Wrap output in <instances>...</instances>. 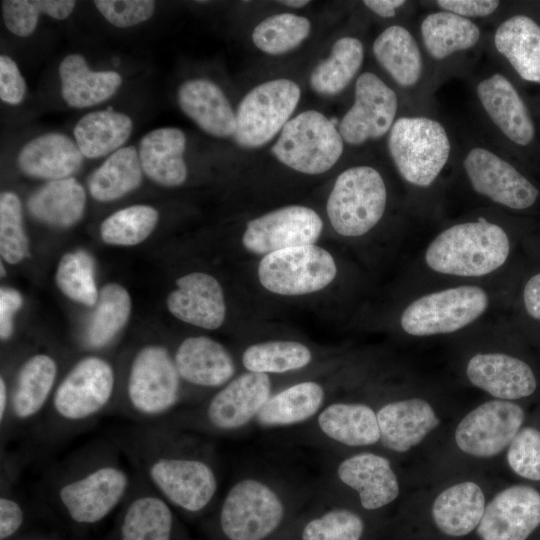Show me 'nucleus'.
I'll use <instances>...</instances> for the list:
<instances>
[{
    "mask_svg": "<svg viewBox=\"0 0 540 540\" xmlns=\"http://www.w3.org/2000/svg\"><path fill=\"white\" fill-rule=\"evenodd\" d=\"M119 446L134 470L173 508L197 514L219 496L213 450L188 431L167 421L137 424Z\"/></svg>",
    "mask_w": 540,
    "mask_h": 540,
    "instance_id": "obj_1",
    "label": "nucleus"
},
{
    "mask_svg": "<svg viewBox=\"0 0 540 540\" xmlns=\"http://www.w3.org/2000/svg\"><path fill=\"white\" fill-rule=\"evenodd\" d=\"M120 446L95 442L63 462L49 478L46 496L53 498L78 524H95L128 498L136 471Z\"/></svg>",
    "mask_w": 540,
    "mask_h": 540,
    "instance_id": "obj_2",
    "label": "nucleus"
},
{
    "mask_svg": "<svg viewBox=\"0 0 540 540\" xmlns=\"http://www.w3.org/2000/svg\"><path fill=\"white\" fill-rule=\"evenodd\" d=\"M310 495L308 488L279 475L243 474L223 495L219 529L226 540H266L283 525L290 509Z\"/></svg>",
    "mask_w": 540,
    "mask_h": 540,
    "instance_id": "obj_3",
    "label": "nucleus"
},
{
    "mask_svg": "<svg viewBox=\"0 0 540 540\" xmlns=\"http://www.w3.org/2000/svg\"><path fill=\"white\" fill-rule=\"evenodd\" d=\"M115 395L113 365L97 355L84 356L58 381L35 432L43 441L58 442L107 414L116 406Z\"/></svg>",
    "mask_w": 540,
    "mask_h": 540,
    "instance_id": "obj_4",
    "label": "nucleus"
},
{
    "mask_svg": "<svg viewBox=\"0 0 540 540\" xmlns=\"http://www.w3.org/2000/svg\"><path fill=\"white\" fill-rule=\"evenodd\" d=\"M182 384L171 352L162 345H145L130 361L117 407L137 424L168 421L182 403Z\"/></svg>",
    "mask_w": 540,
    "mask_h": 540,
    "instance_id": "obj_5",
    "label": "nucleus"
},
{
    "mask_svg": "<svg viewBox=\"0 0 540 540\" xmlns=\"http://www.w3.org/2000/svg\"><path fill=\"white\" fill-rule=\"evenodd\" d=\"M510 242L502 227L480 217L475 222L453 225L429 244L428 267L441 274L480 277L501 267L508 258Z\"/></svg>",
    "mask_w": 540,
    "mask_h": 540,
    "instance_id": "obj_6",
    "label": "nucleus"
},
{
    "mask_svg": "<svg viewBox=\"0 0 540 540\" xmlns=\"http://www.w3.org/2000/svg\"><path fill=\"white\" fill-rule=\"evenodd\" d=\"M270 375L244 372L218 389L201 406L178 412L167 422L191 432L229 435L255 425L273 394Z\"/></svg>",
    "mask_w": 540,
    "mask_h": 540,
    "instance_id": "obj_7",
    "label": "nucleus"
},
{
    "mask_svg": "<svg viewBox=\"0 0 540 540\" xmlns=\"http://www.w3.org/2000/svg\"><path fill=\"white\" fill-rule=\"evenodd\" d=\"M388 149L404 180L427 187L445 166L450 142L439 122L427 117H401L390 129Z\"/></svg>",
    "mask_w": 540,
    "mask_h": 540,
    "instance_id": "obj_8",
    "label": "nucleus"
},
{
    "mask_svg": "<svg viewBox=\"0 0 540 540\" xmlns=\"http://www.w3.org/2000/svg\"><path fill=\"white\" fill-rule=\"evenodd\" d=\"M386 202L380 173L370 166H354L337 177L327 200V215L339 235L358 237L380 221Z\"/></svg>",
    "mask_w": 540,
    "mask_h": 540,
    "instance_id": "obj_9",
    "label": "nucleus"
},
{
    "mask_svg": "<svg viewBox=\"0 0 540 540\" xmlns=\"http://www.w3.org/2000/svg\"><path fill=\"white\" fill-rule=\"evenodd\" d=\"M287 167L316 175L331 169L343 153V139L322 113L306 110L289 120L271 148Z\"/></svg>",
    "mask_w": 540,
    "mask_h": 540,
    "instance_id": "obj_10",
    "label": "nucleus"
},
{
    "mask_svg": "<svg viewBox=\"0 0 540 540\" xmlns=\"http://www.w3.org/2000/svg\"><path fill=\"white\" fill-rule=\"evenodd\" d=\"M488 304V294L481 287H452L411 302L404 309L400 324L412 336L452 333L478 319Z\"/></svg>",
    "mask_w": 540,
    "mask_h": 540,
    "instance_id": "obj_11",
    "label": "nucleus"
},
{
    "mask_svg": "<svg viewBox=\"0 0 540 540\" xmlns=\"http://www.w3.org/2000/svg\"><path fill=\"white\" fill-rule=\"evenodd\" d=\"M333 256L324 248L305 245L264 255L258 265V279L268 291L298 296L320 291L336 277Z\"/></svg>",
    "mask_w": 540,
    "mask_h": 540,
    "instance_id": "obj_12",
    "label": "nucleus"
},
{
    "mask_svg": "<svg viewBox=\"0 0 540 540\" xmlns=\"http://www.w3.org/2000/svg\"><path fill=\"white\" fill-rule=\"evenodd\" d=\"M300 96L298 84L285 78L254 87L238 106L233 135L235 142L245 148L265 145L289 121Z\"/></svg>",
    "mask_w": 540,
    "mask_h": 540,
    "instance_id": "obj_13",
    "label": "nucleus"
},
{
    "mask_svg": "<svg viewBox=\"0 0 540 540\" xmlns=\"http://www.w3.org/2000/svg\"><path fill=\"white\" fill-rule=\"evenodd\" d=\"M524 418L522 407L512 401H487L462 418L455 429V443L476 458L497 456L509 446Z\"/></svg>",
    "mask_w": 540,
    "mask_h": 540,
    "instance_id": "obj_14",
    "label": "nucleus"
},
{
    "mask_svg": "<svg viewBox=\"0 0 540 540\" xmlns=\"http://www.w3.org/2000/svg\"><path fill=\"white\" fill-rule=\"evenodd\" d=\"M323 221L313 209L289 205L250 220L242 235L243 247L256 255L297 246L313 245Z\"/></svg>",
    "mask_w": 540,
    "mask_h": 540,
    "instance_id": "obj_15",
    "label": "nucleus"
},
{
    "mask_svg": "<svg viewBox=\"0 0 540 540\" xmlns=\"http://www.w3.org/2000/svg\"><path fill=\"white\" fill-rule=\"evenodd\" d=\"M57 378L58 364L49 354H34L21 364L10 388V412L1 431L2 440L23 429H36L50 403Z\"/></svg>",
    "mask_w": 540,
    "mask_h": 540,
    "instance_id": "obj_16",
    "label": "nucleus"
},
{
    "mask_svg": "<svg viewBox=\"0 0 540 540\" xmlns=\"http://www.w3.org/2000/svg\"><path fill=\"white\" fill-rule=\"evenodd\" d=\"M397 106L395 92L377 75L361 74L355 84L354 104L339 123L342 139L359 145L380 138L393 126Z\"/></svg>",
    "mask_w": 540,
    "mask_h": 540,
    "instance_id": "obj_17",
    "label": "nucleus"
},
{
    "mask_svg": "<svg viewBox=\"0 0 540 540\" xmlns=\"http://www.w3.org/2000/svg\"><path fill=\"white\" fill-rule=\"evenodd\" d=\"M330 480L355 492L361 508L367 511L391 504L400 493L391 461L374 452L363 451L340 459L332 468Z\"/></svg>",
    "mask_w": 540,
    "mask_h": 540,
    "instance_id": "obj_18",
    "label": "nucleus"
},
{
    "mask_svg": "<svg viewBox=\"0 0 540 540\" xmlns=\"http://www.w3.org/2000/svg\"><path fill=\"white\" fill-rule=\"evenodd\" d=\"M463 164L473 189L496 203L521 210L537 200V188L510 163L487 149L473 148Z\"/></svg>",
    "mask_w": 540,
    "mask_h": 540,
    "instance_id": "obj_19",
    "label": "nucleus"
},
{
    "mask_svg": "<svg viewBox=\"0 0 540 540\" xmlns=\"http://www.w3.org/2000/svg\"><path fill=\"white\" fill-rule=\"evenodd\" d=\"M539 525L540 493L513 485L489 501L476 532L480 540H526Z\"/></svg>",
    "mask_w": 540,
    "mask_h": 540,
    "instance_id": "obj_20",
    "label": "nucleus"
},
{
    "mask_svg": "<svg viewBox=\"0 0 540 540\" xmlns=\"http://www.w3.org/2000/svg\"><path fill=\"white\" fill-rule=\"evenodd\" d=\"M307 427L311 438L325 445L360 448L381 439L377 412L363 402L328 403Z\"/></svg>",
    "mask_w": 540,
    "mask_h": 540,
    "instance_id": "obj_21",
    "label": "nucleus"
},
{
    "mask_svg": "<svg viewBox=\"0 0 540 540\" xmlns=\"http://www.w3.org/2000/svg\"><path fill=\"white\" fill-rule=\"evenodd\" d=\"M167 307L177 319L207 330L218 329L226 317L223 289L218 280L203 272H192L176 280Z\"/></svg>",
    "mask_w": 540,
    "mask_h": 540,
    "instance_id": "obj_22",
    "label": "nucleus"
},
{
    "mask_svg": "<svg viewBox=\"0 0 540 540\" xmlns=\"http://www.w3.org/2000/svg\"><path fill=\"white\" fill-rule=\"evenodd\" d=\"M183 383L204 389H220L236 374V364L228 349L207 336L184 339L173 354Z\"/></svg>",
    "mask_w": 540,
    "mask_h": 540,
    "instance_id": "obj_23",
    "label": "nucleus"
},
{
    "mask_svg": "<svg viewBox=\"0 0 540 540\" xmlns=\"http://www.w3.org/2000/svg\"><path fill=\"white\" fill-rule=\"evenodd\" d=\"M466 375L472 385L500 400L528 397L537 386L530 366L504 353L472 356L467 363Z\"/></svg>",
    "mask_w": 540,
    "mask_h": 540,
    "instance_id": "obj_24",
    "label": "nucleus"
},
{
    "mask_svg": "<svg viewBox=\"0 0 540 540\" xmlns=\"http://www.w3.org/2000/svg\"><path fill=\"white\" fill-rule=\"evenodd\" d=\"M376 412L380 443L395 453L417 446L440 424L433 407L421 398L390 401Z\"/></svg>",
    "mask_w": 540,
    "mask_h": 540,
    "instance_id": "obj_25",
    "label": "nucleus"
},
{
    "mask_svg": "<svg viewBox=\"0 0 540 540\" xmlns=\"http://www.w3.org/2000/svg\"><path fill=\"white\" fill-rule=\"evenodd\" d=\"M120 527L121 540H172L173 507L136 472Z\"/></svg>",
    "mask_w": 540,
    "mask_h": 540,
    "instance_id": "obj_26",
    "label": "nucleus"
},
{
    "mask_svg": "<svg viewBox=\"0 0 540 540\" xmlns=\"http://www.w3.org/2000/svg\"><path fill=\"white\" fill-rule=\"evenodd\" d=\"M323 384L305 380L274 392L258 414L255 425L262 429H283L307 425L327 405Z\"/></svg>",
    "mask_w": 540,
    "mask_h": 540,
    "instance_id": "obj_27",
    "label": "nucleus"
},
{
    "mask_svg": "<svg viewBox=\"0 0 540 540\" xmlns=\"http://www.w3.org/2000/svg\"><path fill=\"white\" fill-rule=\"evenodd\" d=\"M477 94L494 124L513 142L528 145L534 138V125L528 109L512 83L501 74L481 81Z\"/></svg>",
    "mask_w": 540,
    "mask_h": 540,
    "instance_id": "obj_28",
    "label": "nucleus"
},
{
    "mask_svg": "<svg viewBox=\"0 0 540 540\" xmlns=\"http://www.w3.org/2000/svg\"><path fill=\"white\" fill-rule=\"evenodd\" d=\"M177 100L181 110L204 132L220 138L234 135L236 113L214 82L204 78L187 80L179 86Z\"/></svg>",
    "mask_w": 540,
    "mask_h": 540,
    "instance_id": "obj_29",
    "label": "nucleus"
},
{
    "mask_svg": "<svg viewBox=\"0 0 540 540\" xmlns=\"http://www.w3.org/2000/svg\"><path fill=\"white\" fill-rule=\"evenodd\" d=\"M20 170L34 178H69L82 166L77 144L61 133H46L26 143L18 154Z\"/></svg>",
    "mask_w": 540,
    "mask_h": 540,
    "instance_id": "obj_30",
    "label": "nucleus"
},
{
    "mask_svg": "<svg viewBox=\"0 0 540 540\" xmlns=\"http://www.w3.org/2000/svg\"><path fill=\"white\" fill-rule=\"evenodd\" d=\"M186 137L182 130L165 127L148 132L139 143L143 172L155 183L176 187L184 183L187 167L183 158Z\"/></svg>",
    "mask_w": 540,
    "mask_h": 540,
    "instance_id": "obj_31",
    "label": "nucleus"
},
{
    "mask_svg": "<svg viewBox=\"0 0 540 540\" xmlns=\"http://www.w3.org/2000/svg\"><path fill=\"white\" fill-rule=\"evenodd\" d=\"M485 507V495L481 487L473 481H463L436 496L431 515L441 533L450 537H463L476 530Z\"/></svg>",
    "mask_w": 540,
    "mask_h": 540,
    "instance_id": "obj_32",
    "label": "nucleus"
},
{
    "mask_svg": "<svg viewBox=\"0 0 540 540\" xmlns=\"http://www.w3.org/2000/svg\"><path fill=\"white\" fill-rule=\"evenodd\" d=\"M61 93L76 108L97 105L113 96L122 83L115 71H92L80 54L67 55L59 65Z\"/></svg>",
    "mask_w": 540,
    "mask_h": 540,
    "instance_id": "obj_33",
    "label": "nucleus"
},
{
    "mask_svg": "<svg viewBox=\"0 0 540 540\" xmlns=\"http://www.w3.org/2000/svg\"><path fill=\"white\" fill-rule=\"evenodd\" d=\"M496 49L526 81L540 83V26L525 15H515L497 28Z\"/></svg>",
    "mask_w": 540,
    "mask_h": 540,
    "instance_id": "obj_34",
    "label": "nucleus"
},
{
    "mask_svg": "<svg viewBox=\"0 0 540 540\" xmlns=\"http://www.w3.org/2000/svg\"><path fill=\"white\" fill-rule=\"evenodd\" d=\"M86 193L74 178L52 180L35 191L27 206L37 220L60 228L71 227L83 216Z\"/></svg>",
    "mask_w": 540,
    "mask_h": 540,
    "instance_id": "obj_35",
    "label": "nucleus"
},
{
    "mask_svg": "<svg viewBox=\"0 0 540 540\" xmlns=\"http://www.w3.org/2000/svg\"><path fill=\"white\" fill-rule=\"evenodd\" d=\"M132 129V120L126 114L100 110L84 115L77 122L74 137L83 157L94 159L119 150Z\"/></svg>",
    "mask_w": 540,
    "mask_h": 540,
    "instance_id": "obj_36",
    "label": "nucleus"
},
{
    "mask_svg": "<svg viewBox=\"0 0 540 540\" xmlns=\"http://www.w3.org/2000/svg\"><path fill=\"white\" fill-rule=\"evenodd\" d=\"M373 53L379 64L401 86L414 85L421 76L419 47L404 27L386 28L374 41Z\"/></svg>",
    "mask_w": 540,
    "mask_h": 540,
    "instance_id": "obj_37",
    "label": "nucleus"
},
{
    "mask_svg": "<svg viewBox=\"0 0 540 540\" xmlns=\"http://www.w3.org/2000/svg\"><path fill=\"white\" fill-rule=\"evenodd\" d=\"M142 171L136 148H120L91 174L89 192L94 199L102 202L119 199L140 185Z\"/></svg>",
    "mask_w": 540,
    "mask_h": 540,
    "instance_id": "obj_38",
    "label": "nucleus"
},
{
    "mask_svg": "<svg viewBox=\"0 0 540 540\" xmlns=\"http://www.w3.org/2000/svg\"><path fill=\"white\" fill-rule=\"evenodd\" d=\"M364 59L362 42L354 37L338 39L328 58L320 61L310 74L311 88L318 94L341 92L359 71Z\"/></svg>",
    "mask_w": 540,
    "mask_h": 540,
    "instance_id": "obj_39",
    "label": "nucleus"
},
{
    "mask_svg": "<svg viewBox=\"0 0 540 540\" xmlns=\"http://www.w3.org/2000/svg\"><path fill=\"white\" fill-rule=\"evenodd\" d=\"M421 34L428 53L439 60L471 48L480 38L475 23L447 11L429 14L422 21Z\"/></svg>",
    "mask_w": 540,
    "mask_h": 540,
    "instance_id": "obj_40",
    "label": "nucleus"
},
{
    "mask_svg": "<svg viewBox=\"0 0 540 540\" xmlns=\"http://www.w3.org/2000/svg\"><path fill=\"white\" fill-rule=\"evenodd\" d=\"M131 312L127 290L117 283L106 284L100 291L84 336L90 349H102L112 342L125 326Z\"/></svg>",
    "mask_w": 540,
    "mask_h": 540,
    "instance_id": "obj_41",
    "label": "nucleus"
},
{
    "mask_svg": "<svg viewBox=\"0 0 540 540\" xmlns=\"http://www.w3.org/2000/svg\"><path fill=\"white\" fill-rule=\"evenodd\" d=\"M311 349L297 341L272 340L248 346L241 356V363L248 372L285 374L306 368L311 364Z\"/></svg>",
    "mask_w": 540,
    "mask_h": 540,
    "instance_id": "obj_42",
    "label": "nucleus"
},
{
    "mask_svg": "<svg viewBox=\"0 0 540 540\" xmlns=\"http://www.w3.org/2000/svg\"><path fill=\"white\" fill-rule=\"evenodd\" d=\"M309 19L293 13H279L265 18L252 32L254 45L270 55L287 53L310 34Z\"/></svg>",
    "mask_w": 540,
    "mask_h": 540,
    "instance_id": "obj_43",
    "label": "nucleus"
},
{
    "mask_svg": "<svg viewBox=\"0 0 540 540\" xmlns=\"http://www.w3.org/2000/svg\"><path fill=\"white\" fill-rule=\"evenodd\" d=\"M158 211L148 205H132L108 216L100 226L102 240L110 245L134 246L143 242L158 222Z\"/></svg>",
    "mask_w": 540,
    "mask_h": 540,
    "instance_id": "obj_44",
    "label": "nucleus"
},
{
    "mask_svg": "<svg viewBox=\"0 0 540 540\" xmlns=\"http://www.w3.org/2000/svg\"><path fill=\"white\" fill-rule=\"evenodd\" d=\"M365 522L344 506H334L308 518L300 529V540H362Z\"/></svg>",
    "mask_w": 540,
    "mask_h": 540,
    "instance_id": "obj_45",
    "label": "nucleus"
},
{
    "mask_svg": "<svg viewBox=\"0 0 540 540\" xmlns=\"http://www.w3.org/2000/svg\"><path fill=\"white\" fill-rule=\"evenodd\" d=\"M56 283L64 295L71 300L93 306L99 293L94 280L91 257L84 251L64 254L57 266Z\"/></svg>",
    "mask_w": 540,
    "mask_h": 540,
    "instance_id": "obj_46",
    "label": "nucleus"
},
{
    "mask_svg": "<svg viewBox=\"0 0 540 540\" xmlns=\"http://www.w3.org/2000/svg\"><path fill=\"white\" fill-rule=\"evenodd\" d=\"M2 16L8 30L26 37L32 34L40 14L57 20L67 18L75 7L71 0H5L1 2Z\"/></svg>",
    "mask_w": 540,
    "mask_h": 540,
    "instance_id": "obj_47",
    "label": "nucleus"
},
{
    "mask_svg": "<svg viewBox=\"0 0 540 540\" xmlns=\"http://www.w3.org/2000/svg\"><path fill=\"white\" fill-rule=\"evenodd\" d=\"M0 253L9 264H17L29 255L21 202L16 194L8 191L0 196Z\"/></svg>",
    "mask_w": 540,
    "mask_h": 540,
    "instance_id": "obj_48",
    "label": "nucleus"
},
{
    "mask_svg": "<svg viewBox=\"0 0 540 540\" xmlns=\"http://www.w3.org/2000/svg\"><path fill=\"white\" fill-rule=\"evenodd\" d=\"M506 458L518 476L540 481V431L531 426L521 428L509 444Z\"/></svg>",
    "mask_w": 540,
    "mask_h": 540,
    "instance_id": "obj_49",
    "label": "nucleus"
},
{
    "mask_svg": "<svg viewBox=\"0 0 540 540\" xmlns=\"http://www.w3.org/2000/svg\"><path fill=\"white\" fill-rule=\"evenodd\" d=\"M94 4L110 24L119 28L146 21L155 10V2L151 0H96Z\"/></svg>",
    "mask_w": 540,
    "mask_h": 540,
    "instance_id": "obj_50",
    "label": "nucleus"
},
{
    "mask_svg": "<svg viewBox=\"0 0 540 540\" xmlns=\"http://www.w3.org/2000/svg\"><path fill=\"white\" fill-rule=\"evenodd\" d=\"M11 479L2 478L0 492V540L13 536L22 526L24 510Z\"/></svg>",
    "mask_w": 540,
    "mask_h": 540,
    "instance_id": "obj_51",
    "label": "nucleus"
},
{
    "mask_svg": "<svg viewBox=\"0 0 540 540\" xmlns=\"http://www.w3.org/2000/svg\"><path fill=\"white\" fill-rule=\"evenodd\" d=\"M26 93V83L16 63L7 55L0 56V98L3 102L17 105Z\"/></svg>",
    "mask_w": 540,
    "mask_h": 540,
    "instance_id": "obj_52",
    "label": "nucleus"
},
{
    "mask_svg": "<svg viewBox=\"0 0 540 540\" xmlns=\"http://www.w3.org/2000/svg\"><path fill=\"white\" fill-rule=\"evenodd\" d=\"M437 4L447 12L461 17H483L492 14L499 6L494 0H439Z\"/></svg>",
    "mask_w": 540,
    "mask_h": 540,
    "instance_id": "obj_53",
    "label": "nucleus"
},
{
    "mask_svg": "<svg viewBox=\"0 0 540 540\" xmlns=\"http://www.w3.org/2000/svg\"><path fill=\"white\" fill-rule=\"evenodd\" d=\"M22 305L20 293L12 288L0 289V337L8 340L13 332V316Z\"/></svg>",
    "mask_w": 540,
    "mask_h": 540,
    "instance_id": "obj_54",
    "label": "nucleus"
},
{
    "mask_svg": "<svg viewBox=\"0 0 540 540\" xmlns=\"http://www.w3.org/2000/svg\"><path fill=\"white\" fill-rule=\"evenodd\" d=\"M523 298L527 313L532 318L540 320V273L532 276L527 281Z\"/></svg>",
    "mask_w": 540,
    "mask_h": 540,
    "instance_id": "obj_55",
    "label": "nucleus"
},
{
    "mask_svg": "<svg viewBox=\"0 0 540 540\" xmlns=\"http://www.w3.org/2000/svg\"><path fill=\"white\" fill-rule=\"evenodd\" d=\"M370 10L383 18L395 16V10L405 4L404 0H366L363 2Z\"/></svg>",
    "mask_w": 540,
    "mask_h": 540,
    "instance_id": "obj_56",
    "label": "nucleus"
},
{
    "mask_svg": "<svg viewBox=\"0 0 540 540\" xmlns=\"http://www.w3.org/2000/svg\"><path fill=\"white\" fill-rule=\"evenodd\" d=\"M10 412V388L3 375L0 377V429L6 427Z\"/></svg>",
    "mask_w": 540,
    "mask_h": 540,
    "instance_id": "obj_57",
    "label": "nucleus"
},
{
    "mask_svg": "<svg viewBox=\"0 0 540 540\" xmlns=\"http://www.w3.org/2000/svg\"><path fill=\"white\" fill-rule=\"evenodd\" d=\"M279 3L293 7V8H301L309 3L307 0H286V1H279Z\"/></svg>",
    "mask_w": 540,
    "mask_h": 540,
    "instance_id": "obj_58",
    "label": "nucleus"
},
{
    "mask_svg": "<svg viewBox=\"0 0 540 540\" xmlns=\"http://www.w3.org/2000/svg\"><path fill=\"white\" fill-rule=\"evenodd\" d=\"M3 272H4V269H3V266L1 265V274L3 275Z\"/></svg>",
    "mask_w": 540,
    "mask_h": 540,
    "instance_id": "obj_59",
    "label": "nucleus"
}]
</instances>
